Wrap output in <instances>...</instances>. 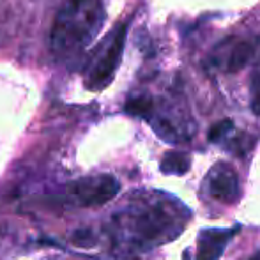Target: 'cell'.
Masks as SVG:
<instances>
[{
	"label": "cell",
	"mask_w": 260,
	"mask_h": 260,
	"mask_svg": "<svg viewBox=\"0 0 260 260\" xmlns=\"http://www.w3.org/2000/svg\"><path fill=\"white\" fill-rule=\"evenodd\" d=\"M188 221L189 211L179 200H142L117 216V239L120 246L145 251L181 236Z\"/></svg>",
	"instance_id": "obj_1"
},
{
	"label": "cell",
	"mask_w": 260,
	"mask_h": 260,
	"mask_svg": "<svg viewBox=\"0 0 260 260\" xmlns=\"http://www.w3.org/2000/svg\"><path fill=\"white\" fill-rule=\"evenodd\" d=\"M101 0H68L58 11L52 28V50L58 57L80 55L103 27Z\"/></svg>",
	"instance_id": "obj_2"
},
{
	"label": "cell",
	"mask_w": 260,
	"mask_h": 260,
	"mask_svg": "<svg viewBox=\"0 0 260 260\" xmlns=\"http://www.w3.org/2000/svg\"><path fill=\"white\" fill-rule=\"evenodd\" d=\"M127 23H120L112 34L106 38L101 46V53L94 58L92 66L89 69V75L85 78V85L90 90H101L113 80L117 68L122 58L124 45H126Z\"/></svg>",
	"instance_id": "obj_3"
},
{
	"label": "cell",
	"mask_w": 260,
	"mask_h": 260,
	"mask_svg": "<svg viewBox=\"0 0 260 260\" xmlns=\"http://www.w3.org/2000/svg\"><path fill=\"white\" fill-rule=\"evenodd\" d=\"M120 184L113 175H94L83 177L69 184V195L80 207H96L110 202L119 193Z\"/></svg>",
	"instance_id": "obj_4"
},
{
	"label": "cell",
	"mask_w": 260,
	"mask_h": 260,
	"mask_svg": "<svg viewBox=\"0 0 260 260\" xmlns=\"http://www.w3.org/2000/svg\"><path fill=\"white\" fill-rule=\"evenodd\" d=\"M206 191L211 199L223 204H232L239 199V177L229 163H216L206 175Z\"/></svg>",
	"instance_id": "obj_5"
},
{
	"label": "cell",
	"mask_w": 260,
	"mask_h": 260,
	"mask_svg": "<svg viewBox=\"0 0 260 260\" xmlns=\"http://www.w3.org/2000/svg\"><path fill=\"white\" fill-rule=\"evenodd\" d=\"M236 234L237 229H204L197 241L195 260H218L225 253L226 244Z\"/></svg>",
	"instance_id": "obj_6"
},
{
	"label": "cell",
	"mask_w": 260,
	"mask_h": 260,
	"mask_svg": "<svg viewBox=\"0 0 260 260\" xmlns=\"http://www.w3.org/2000/svg\"><path fill=\"white\" fill-rule=\"evenodd\" d=\"M257 46H258L257 39H244V41L236 43V46L230 50L229 58H226V71L237 73L246 68L250 58L253 57Z\"/></svg>",
	"instance_id": "obj_7"
},
{
	"label": "cell",
	"mask_w": 260,
	"mask_h": 260,
	"mask_svg": "<svg viewBox=\"0 0 260 260\" xmlns=\"http://www.w3.org/2000/svg\"><path fill=\"white\" fill-rule=\"evenodd\" d=\"M189 165H191V159H189V154L181 151H170L163 156L161 159V172L163 174H170V175H182L189 170Z\"/></svg>",
	"instance_id": "obj_8"
},
{
	"label": "cell",
	"mask_w": 260,
	"mask_h": 260,
	"mask_svg": "<svg viewBox=\"0 0 260 260\" xmlns=\"http://www.w3.org/2000/svg\"><path fill=\"white\" fill-rule=\"evenodd\" d=\"M152 110H154V103L149 96H137L127 100L126 103V112L129 115L142 117V119H151Z\"/></svg>",
	"instance_id": "obj_9"
},
{
	"label": "cell",
	"mask_w": 260,
	"mask_h": 260,
	"mask_svg": "<svg viewBox=\"0 0 260 260\" xmlns=\"http://www.w3.org/2000/svg\"><path fill=\"white\" fill-rule=\"evenodd\" d=\"M232 120L225 119V120H219V122H216L214 126L211 127V131H209V140L211 142H219L223 137H226L229 135V131H232Z\"/></svg>",
	"instance_id": "obj_10"
},
{
	"label": "cell",
	"mask_w": 260,
	"mask_h": 260,
	"mask_svg": "<svg viewBox=\"0 0 260 260\" xmlns=\"http://www.w3.org/2000/svg\"><path fill=\"white\" fill-rule=\"evenodd\" d=\"M71 239L76 246H92L94 244V234L90 232L89 229H80L73 234Z\"/></svg>",
	"instance_id": "obj_11"
},
{
	"label": "cell",
	"mask_w": 260,
	"mask_h": 260,
	"mask_svg": "<svg viewBox=\"0 0 260 260\" xmlns=\"http://www.w3.org/2000/svg\"><path fill=\"white\" fill-rule=\"evenodd\" d=\"M251 89H253V94L260 92V62L257 64L253 71V76H251Z\"/></svg>",
	"instance_id": "obj_12"
},
{
	"label": "cell",
	"mask_w": 260,
	"mask_h": 260,
	"mask_svg": "<svg viewBox=\"0 0 260 260\" xmlns=\"http://www.w3.org/2000/svg\"><path fill=\"white\" fill-rule=\"evenodd\" d=\"M251 110H253L255 115L260 117V92L253 94V101H251Z\"/></svg>",
	"instance_id": "obj_13"
},
{
	"label": "cell",
	"mask_w": 260,
	"mask_h": 260,
	"mask_svg": "<svg viewBox=\"0 0 260 260\" xmlns=\"http://www.w3.org/2000/svg\"><path fill=\"white\" fill-rule=\"evenodd\" d=\"M244 260H260V251H257V253L250 255V257H246Z\"/></svg>",
	"instance_id": "obj_14"
}]
</instances>
